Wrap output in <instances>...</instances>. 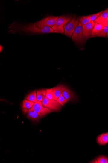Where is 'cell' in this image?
Here are the masks:
<instances>
[{
    "mask_svg": "<svg viewBox=\"0 0 108 163\" xmlns=\"http://www.w3.org/2000/svg\"><path fill=\"white\" fill-rule=\"evenodd\" d=\"M22 112L26 117L30 120L35 121H39L41 118L38 113L31 108L22 110Z\"/></svg>",
    "mask_w": 108,
    "mask_h": 163,
    "instance_id": "8",
    "label": "cell"
},
{
    "mask_svg": "<svg viewBox=\"0 0 108 163\" xmlns=\"http://www.w3.org/2000/svg\"><path fill=\"white\" fill-rule=\"evenodd\" d=\"M25 99L34 103L37 102L38 100L37 98L36 91L35 90L28 94L25 97Z\"/></svg>",
    "mask_w": 108,
    "mask_h": 163,
    "instance_id": "15",
    "label": "cell"
},
{
    "mask_svg": "<svg viewBox=\"0 0 108 163\" xmlns=\"http://www.w3.org/2000/svg\"><path fill=\"white\" fill-rule=\"evenodd\" d=\"M102 23L105 26H108V17L104 20Z\"/></svg>",
    "mask_w": 108,
    "mask_h": 163,
    "instance_id": "24",
    "label": "cell"
},
{
    "mask_svg": "<svg viewBox=\"0 0 108 163\" xmlns=\"http://www.w3.org/2000/svg\"><path fill=\"white\" fill-rule=\"evenodd\" d=\"M79 21L81 23L82 25H85L89 22V20L86 16H82L79 17Z\"/></svg>",
    "mask_w": 108,
    "mask_h": 163,
    "instance_id": "21",
    "label": "cell"
},
{
    "mask_svg": "<svg viewBox=\"0 0 108 163\" xmlns=\"http://www.w3.org/2000/svg\"><path fill=\"white\" fill-rule=\"evenodd\" d=\"M31 109L36 112L41 118L52 112L48 109L44 107L41 101H37L34 103Z\"/></svg>",
    "mask_w": 108,
    "mask_h": 163,
    "instance_id": "6",
    "label": "cell"
},
{
    "mask_svg": "<svg viewBox=\"0 0 108 163\" xmlns=\"http://www.w3.org/2000/svg\"><path fill=\"white\" fill-rule=\"evenodd\" d=\"M90 163H108V158L105 156H101L97 158L96 160Z\"/></svg>",
    "mask_w": 108,
    "mask_h": 163,
    "instance_id": "18",
    "label": "cell"
},
{
    "mask_svg": "<svg viewBox=\"0 0 108 163\" xmlns=\"http://www.w3.org/2000/svg\"><path fill=\"white\" fill-rule=\"evenodd\" d=\"M42 102L43 106L48 109L52 112H59L62 109V106L54 99H48L46 96L44 97Z\"/></svg>",
    "mask_w": 108,
    "mask_h": 163,
    "instance_id": "3",
    "label": "cell"
},
{
    "mask_svg": "<svg viewBox=\"0 0 108 163\" xmlns=\"http://www.w3.org/2000/svg\"><path fill=\"white\" fill-rule=\"evenodd\" d=\"M2 49H3L2 47V46H1V51H2Z\"/></svg>",
    "mask_w": 108,
    "mask_h": 163,
    "instance_id": "26",
    "label": "cell"
},
{
    "mask_svg": "<svg viewBox=\"0 0 108 163\" xmlns=\"http://www.w3.org/2000/svg\"><path fill=\"white\" fill-rule=\"evenodd\" d=\"M85 38L83 33V28L81 23L79 22L78 25L76 27L74 32L72 35V39L79 44H82L84 42Z\"/></svg>",
    "mask_w": 108,
    "mask_h": 163,
    "instance_id": "5",
    "label": "cell"
},
{
    "mask_svg": "<svg viewBox=\"0 0 108 163\" xmlns=\"http://www.w3.org/2000/svg\"><path fill=\"white\" fill-rule=\"evenodd\" d=\"M62 94L68 101L75 100L76 99L74 93L69 89L67 88L63 91Z\"/></svg>",
    "mask_w": 108,
    "mask_h": 163,
    "instance_id": "12",
    "label": "cell"
},
{
    "mask_svg": "<svg viewBox=\"0 0 108 163\" xmlns=\"http://www.w3.org/2000/svg\"><path fill=\"white\" fill-rule=\"evenodd\" d=\"M108 32V26H105L104 28L97 35V37L105 38Z\"/></svg>",
    "mask_w": 108,
    "mask_h": 163,
    "instance_id": "23",
    "label": "cell"
},
{
    "mask_svg": "<svg viewBox=\"0 0 108 163\" xmlns=\"http://www.w3.org/2000/svg\"><path fill=\"white\" fill-rule=\"evenodd\" d=\"M108 17V9L103 11L99 17L94 21L95 23H101L102 22Z\"/></svg>",
    "mask_w": 108,
    "mask_h": 163,
    "instance_id": "14",
    "label": "cell"
},
{
    "mask_svg": "<svg viewBox=\"0 0 108 163\" xmlns=\"http://www.w3.org/2000/svg\"><path fill=\"white\" fill-rule=\"evenodd\" d=\"M19 30L25 32L35 33H48L54 32L51 27L48 26L39 27L37 26L36 23L20 26Z\"/></svg>",
    "mask_w": 108,
    "mask_h": 163,
    "instance_id": "1",
    "label": "cell"
},
{
    "mask_svg": "<svg viewBox=\"0 0 108 163\" xmlns=\"http://www.w3.org/2000/svg\"><path fill=\"white\" fill-rule=\"evenodd\" d=\"M95 24L94 21H93L88 23L85 25H82L83 35L86 39L91 38Z\"/></svg>",
    "mask_w": 108,
    "mask_h": 163,
    "instance_id": "9",
    "label": "cell"
},
{
    "mask_svg": "<svg viewBox=\"0 0 108 163\" xmlns=\"http://www.w3.org/2000/svg\"><path fill=\"white\" fill-rule=\"evenodd\" d=\"M102 12L103 11H101L97 14L87 16L86 17L89 19V22L94 21L99 17V16L101 15Z\"/></svg>",
    "mask_w": 108,
    "mask_h": 163,
    "instance_id": "19",
    "label": "cell"
},
{
    "mask_svg": "<svg viewBox=\"0 0 108 163\" xmlns=\"http://www.w3.org/2000/svg\"></svg>",
    "mask_w": 108,
    "mask_h": 163,
    "instance_id": "27",
    "label": "cell"
},
{
    "mask_svg": "<svg viewBox=\"0 0 108 163\" xmlns=\"http://www.w3.org/2000/svg\"><path fill=\"white\" fill-rule=\"evenodd\" d=\"M52 88L54 94L55 100H57L59 97L62 94L63 91L67 88V87L63 85H60Z\"/></svg>",
    "mask_w": 108,
    "mask_h": 163,
    "instance_id": "10",
    "label": "cell"
},
{
    "mask_svg": "<svg viewBox=\"0 0 108 163\" xmlns=\"http://www.w3.org/2000/svg\"><path fill=\"white\" fill-rule=\"evenodd\" d=\"M58 18V17H48L37 22L36 24L39 27L48 26L52 28L54 26Z\"/></svg>",
    "mask_w": 108,
    "mask_h": 163,
    "instance_id": "7",
    "label": "cell"
},
{
    "mask_svg": "<svg viewBox=\"0 0 108 163\" xmlns=\"http://www.w3.org/2000/svg\"><path fill=\"white\" fill-rule=\"evenodd\" d=\"M79 22L78 18L74 17L66 24L64 27V34L66 36L69 38L72 37Z\"/></svg>",
    "mask_w": 108,
    "mask_h": 163,
    "instance_id": "4",
    "label": "cell"
},
{
    "mask_svg": "<svg viewBox=\"0 0 108 163\" xmlns=\"http://www.w3.org/2000/svg\"><path fill=\"white\" fill-rule=\"evenodd\" d=\"M46 90L47 92L45 95L46 97L49 99H54L55 100L52 88L47 89Z\"/></svg>",
    "mask_w": 108,
    "mask_h": 163,
    "instance_id": "20",
    "label": "cell"
},
{
    "mask_svg": "<svg viewBox=\"0 0 108 163\" xmlns=\"http://www.w3.org/2000/svg\"><path fill=\"white\" fill-rule=\"evenodd\" d=\"M72 17L71 16L69 15L61 16L59 17L54 26L52 27L54 31V33L61 34L64 33V27L70 20Z\"/></svg>",
    "mask_w": 108,
    "mask_h": 163,
    "instance_id": "2",
    "label": "cell"
},
{
    "mask_svg": "<svg viewBox=\"0 0 108 163\" xmlns=\"http://www.w3.org/2000/svg\"><path fill=\"white\" fill-rule=\"evenodd\" d=\"M34 103L25 99L22 101L21 105L22 109H29L33 106Z\"/></svg>",
    "mask_w": 108,
    "mask_h": 163,
    "instance_id": "17",
    "label": "cell"
},
{
    "mask_svg": "<svg viewBox=\"0 0 108 163\" xmlns=\"http://www.w3.org/2000/svg\"><path fill=\"white\" fill-rule=\"evenodd\" d=\"M105 26L101 23H96L93 28L91 38L97 37V35L104 28Z\"/></svg>",
    "mask_w": 108,
    "mask_h": 163,
    "instance_id": "13",
    "label": "cell"
},
{
    "mask_svg": "<svg viewBox=\"0 0 108 163\" xmlns=\"http://www.w3.org/2000/svg\"><path fill=\"white\" fill-rule=\"evenodd\" d=\"M97 143L101 146L105 145L108 143V134L104 133L98 136L97 139Z\"/></svg>",
    "mask_w": 108,
    "mask_h": 163,
    "instance_id": "11",
    "label": "cell"
},
{
    "mask_svg": "<svg viewBox=\"0 0 108 163\" xmlns=\"http://www.w3.org/2000/svg\"><path fill=\"white\" fill-rule=\"evenodd\" d=\"M57 101L62 106L64 105L68 101L62 94L57 100Z\"/></svg>",
    "mask_w": 108,
    "mask_h": 163,
    "instance_id": "22",
    "label": "cell"
},
{
    "mask_svg": "<svg viewBox=\"0 0 108 163\" xmlns=\"http://www.w3.org/2000/svg\"><path fill=\"white\" fill-rule=\"evenodd\" d=\"M46 89H45L38 90L36 91L38 101H42L44 97L46 95Z\"/></svg>",
    "mask_w": 108,
    "mask_h": 163,
    "instance_id": "16",
    "label": "cell"
},
{
    "mask_svg": "<svg viewBox=\"0 0 108 163\" xmlns=\"http://www.w3.org/2000/svg\"><path fill=\"white\" fill-rule=\"evenodd\" d=\"M106 37L107 38H108V32L106 34Z\"/></svg>",
    "mask_w": 108,
    "mask_h": 163,
    "instance_id": "25",
    "label": "cell"
}]
</instances>
